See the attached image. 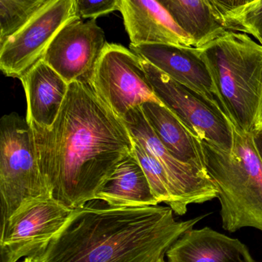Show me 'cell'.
<instances>
[{"label":"cell","mask_w":262,"mask_h":262,"mask_svg":"<svg viewBox=\"0 0 262 262\" xmlns=\"http://www.w3.org/2000/svg\"><path fill=\"white\" fill-rule=\"evenodd\" d=\"M226 115L246 133L256 129L262 95V46L226 30L200 47Z\"/></svg>","instance_id":"cell-4"},{"label":"cell","mask_w":262,"mask_h":262,"mask_svg":"<svg viewBox=\"0 0 262 262\" xmlns=\"http://www.w3.org/2000/svg\"><path fill=\"white\" fill-rule=\"evenodd\" d=\"M1 227L26 208L51 199L38 167L26 118L12 112L0 120Z\"/></svg>","instance_id":"cell-5"},{"label":"cell","mask_w":262,"mask_h":262,"mask_svg":"<svg viewBox=\"0 0 262 262\" xmlns=\"http://www.w3.org/2000/svg\"><path fill=\"white\" fill-rule=\"evenodd\" d=\"M131 137L157 159L169 177L172 189L174 212L183 215L188 206L217 198V189L207 172L175 158L163 144L146 121L141 107L131 109L123 117Z\"/></svg>","instance_id":"cell-8"},{"label":"cell","mask_w":262,"mask_h":262,"mask_svg":"<svg viewBox=\"0 0 262 262\" xmlns=\"http://www.w3.org/2000/svg\"><path fill=\"white\" fill-rule=\"evenodd\" d=\"M120 12L131 44L195 47L193 40L157 0H121Z\"/></svg>","instance_id":"cell-13"},{"label":"cell","mask_w":262,"mask_h":262,"mask_svg":"<svg viewBox=\"0 0 262 262\" xmlns=\"http://www.w3.org/2000/svg\"><path fill=\"white\" fill-rule=\"evenodd\" d=\"M262 127V95L261 101H260L259 109H258V118H257L256 129L260 128Z\"/></svg>","instance_id":"cell-25"},{"label":"cell","mask_w":262,"mask_h":262,"mask_svg":"<svg viewBox=\"0 0 262 262\" xmlns=\"http://www.w3.org/2000/svg\"><path fill=\"white\" fill-rule=\"evenodd\" d=\"M76 15L75 0H52L0 45V69L20 78L43 58L58 31Z\"/></svg>","instance_id":"cell-9"},{"label":"cell","mask_w":262,"mask_h":262,"mask_svg":"<svg viewBox=\"0 0 262 262\" xmlns=\"http://www.w3.org/2000/svg\"><path fill=\"white\" fill-rule=\"evenodd\" d=\"M20 80L27 100L28 123L50 127L61 111L69 84L43 59Z\"/></svg>","instance_id":"cell-15"},{"label":"cell","mask_w":262,"mask_h":262,"mask_svg":"<svg viewBox=\"0 0 262 262\" xmlns=\"http://www.w3.org/2000/svg\"><path fill=\"white\" fill-rule=\"evenodd\" d=\"M133 146L134 154L147 177L155 199L158 203H164L172 207V186L164 168L155 157L134 140Z\"/></svg>","instance_id":"cell-20"},{"label":"cell","mask_w":262,"mask_h":262,"mask_svg":"<svg viewBox=\"0 0 262 262\" xmlns=\"http://www.w3.org/2000/svg\"><path fill=\"white\" fill-rule=\"evenodd\" d=\"M29 124L51 197L69 209L96 200L118 165L133 154V140L123 119L86 81L69 84L50 127Z\"/></svg>","instance_id":"cell-1"},{"label":"cell","mask_w":262,"mask_h":262,"mask_svg":"<svg viewBox=\"0 0 262 262\" xmlns=\"http://www.w3.org/2000/svg\"><path fill=\"white\" fill-rule=\"evenodd\" d=\"M140 107L155 135L175 158L206 171L198 140L169 109L154 101Z\"/></svg>","instance_id":"cell-16"},{"label":"cell","mask_w":262,"mask_h":262,"mask_svg":"<svg viewBox=\"0 0 262 262\" xmlns=\"http://www.w3.org/2000/svg\"><path fill=\"white\" fill-rule=\"evenodd\" d=\"M158 262H166L165 261L164 258H162L161 259L158 260Z\"/></svg>","instance_id":"cell-27"},{"label":"cell","mask_w":262,"mask_h":262,"mask_svg":"<svg viewBox=\"0 0 262 262\" xmlns=\"http://www.w3.org/2000/svg\"><path fill=\"white\" fill-rule=\"evenodd\" d=\"M73 210L51 198L12 216L0 228V262L33 255L58 233Z\"/></svg>","instance_id":"cell-11"},{"label":"cell","mask_w":262,"mask_h":262,"mask_svg":"<svg viewBox=\"0 0 262 262\" xmlns=\"http://www.w3.org/2000/svg\"><path fill=\"white\" fill-rule=\"evenodd\" d=\"M107 43L96 20L75 16L58 31L42 59L68 84L90 83Z\"/></svg>","instance_id":"cell-10"},{"label":"cell","mask_w":262,"mask_h":262,"mask_svg":"<svg viewBox=\"0 0 262 262\" xmlns=\"http://www.w3.org/2000/svg\"><path fill=\"white\" fill-rule=\"evenodd\" d=\"M166 255L168 262H257L241 241L209 227L189 229Z\"/></svg>","instance_id":"cell-14"},{"label":"cell","mask_w":262,"mask_h":262,"mask_svg":"<svg viewBox=\"0 0 262 262\" xmlns=\"http://www.w3.org/2000/svg\"><path fill=\"white\" fill-rule=\"evenodd\" d=\"M252 134L254 145L262 162V127L257 129Z\"/></svg>","instance_id":"cell-23"},{"label":"cell","mask_w":262,"mask_h":262,"mask_svg":"<svg viewBox=\"0 0 262 262\" xmlns=\"http://www.w3.org/2000/svg\"><path fill=\"white\" fill-rule=\"evenodd\" d=\"M255 1H256V0H231V8H232L231 11L244 7V6L251 4Z\"/></svg>","instance_id":"cell-24"},{"label":"cell","mask_w":262,"mask_h":262,"mask_svg":"<svg viewBox=\"0 0 262 262\" xmlns=\"http://www.w3.org/2000/svg\"><path fill=\"white\" fill-rule=\"evenodd\" d=\"M231 151L197 138L205 168L217 189L223 229L234 232L251 227L262 232V162L252 133L231 121Z\"/></svg>","instance_id":"cell-3"},{"label":"cell","mask_w":262,"mask_h":262,"mask_svg":"<svg viewBox=\"0 0 262 262\" xmlns=\"http://www.w3.org/2000/svg\"><path fill=\"white\" fill-rule=\"evenodd\" d=\"M52 0H0V45Z\"/></svg>","instance_id":"cell-19"},{"label":"cell","mask_w":262,"mask_h":262,"mask_svg":"<svg viewBox=\"0 0 262 262\" xmlns=\"http://www.w3.org/2000/svg\"><path fill=\"white\" fill-rule=\"evenodd\" d=\"M169 206L112 207L89 203L74 209L32 262H158L206 215L176 221Z\"/></svg>","instance_id":"cell-2"},{"label":"cell","mask_w":262,"mask_h":262,"mask_svg":"<svg viewBox=\"0 0 262 262\" xmlns=\"http://www.w3.org/2000/svg\"><path fill=\"white\" fill-rule=\"evenodd\" d=\"M22 262H32V259H31V258H29V257H26V258H25V259L23 260V261Z\"/></svg>","instance_id":"cell-26"},{"label":"cell","mask_w":262,"mask_h":262,"mask_svg":"<svg viewBox=\"0 0 262 262\" xmlns=\"http://www.w3.org/2000/svg\"><path fill=\"white\" fill-rule=\"evenodd\" d=\"M143 62L158 99L189 132L197 138L231 151L233 135L229 117L143 58Z\"/></svg>","instance_id":"cell-7"},{"label":"cell","mask_w":262,"mask_h":262,"mask_svg":"<svg viewBox=\"0 0 262 262\" xmlns=\"http://www.w3.org/2000/svg\"><path fill=\"white\" fill-rule=\"evenodd\" d=\"M121 0H75V12L79 18L95 19L115 10L119 11Z\"/></svg>","instance_id":"cell-21"},{"label":"cell","mask_w":262,"mask_h":262,"mask_svg":"<svg viewBox=\"0 0 262 262\" xmlns=\"http://www.w3.org/2000/svg\"><path fill=\"white\" fill-rule=\"evenodd\" d=\"M261 46H262V44H261Z\"/></svg>","instance_id":"cell-28"},{"label":"cell","mask_w":262,"mask_h":262,"mask_svg":"<svg viewBox=\"0 0 262 262\" xmlns=\"http://www.w3.org/2000/svg\"><path fill=\"white\" fill-rule=\"evenodd\" d=\"M221 21V18L231 11V0H209ZM223 24V23H221Z\"/></svg>","instance_id":"cell-22"},{"label":"cell","mask_w":262,"mask_h":262,"mask_svg":"<svg viewBox=\"0 0 262 262\" xmlns=\"http://www.w3.org/2000/svg\"><path fill=\"white\" fill-rule=\"evenodd\" d=\"M96 200L112 207H145L158 204L134 150L118 165L98 192Z\"/></svg>","instance_id":"cell-17"},{"label":"cell","mask_w":262,"mask_h":262,"mask_svg":"<svg viewBox=\"0 0 262 262\" xmlns=\"http://www.w3.org/2000/svg\"><path fill=\"white\" fill-rule=\"evenodd\" d=\"M130 49L225 113L210 72L197 48L173 44H142L130 45Z\"/></svg>","instance_id":"cell-12"},{"label":"cell","mask_w":262,"mask_h":262,"mask_svg":"<svg viewBox=\"0 0 262 262\" xmlns=\"http://www.w3.org/2000/svg\"><path fill=\"white\" fill-rule=\"evenodd\" d=\"M193 40L195 48L227 30L209 0H157Z\"/></svg>","instance_id":"cell-18"},{"label":"cell","mask_w":262,"mask_h":262,"mask_svg":"<svg viewBox=\"0 0 262 262\" xmlns=\"http://www.w3.org/2000/svg\"><path fill=\"white\" fill-rule=\"evenodd\" d=\"M95 93L120 118L149 101L162 104L143 58L121 45L107 43L90 81Z\"/></svg>","instance_id":"cell-6"}]
</instances>
